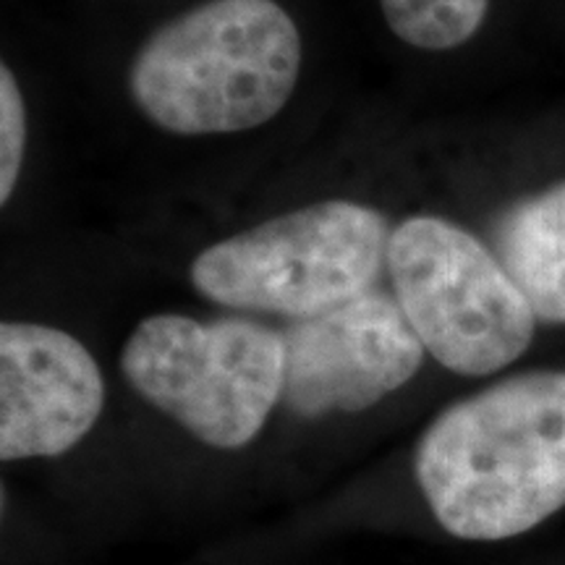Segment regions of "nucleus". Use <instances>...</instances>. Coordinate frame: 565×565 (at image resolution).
<instances>
[{
	"label": "nucleus",
	"mask_w": 565,
	"mask_h": 565,
	"mask_svg": "<svg viewBox=\"0 0 565 565\" xmlns=\"http://www.w3.org/2000/svg\"><path fill=\"white\" fill-rule=\"evenodd\" d=\"M416 479L454 536L498 542L565 505V372H524L454 404L416 445Z\"/></svg>",
	"instance_id": "obj_1"
},
{
	"label": "nucleus",
	"mask_w": 565,
	"mask_h": 565,
	"mask_svg": "<svg viewBox=\"0 0 565 565\" xmlns=\"http://www.w3.org/2000/svg\"><path fill=\"white\" fill-rule=\"evenodd\" d=\"M301 38L275 0H210L162 24L131 63L137 108L181 137L257 129L294 95Z\"/></svg>",
	"instance_id": "obj_2"
},
{
	"label": "nucleus",
	"mask_w": 565,
	"mask_h": 565,
	"mask_svg": "<svg viewBox=\"0 0 565 565\" xmlns=\"http://www.w3.org/2000/svg\"><path fill=\"white\" fill-rule=\"evenodd\" d=\"M387 244L377 210L317 202L212 244L194 259L192 282L221 307L307 320L370 294Z\"/></svg>",
	"instance_id": "obj_3"
},
{
	"label": "nucleus",
	"mask_w": 565,
	"mask_h": 565,
	"mask_svg": "<svg viewBox=\"0 0 565 565\" xmlns=\"http://www.w3.org/2000/svg\"><path fill=\"white\" fill-rule=\"evenodd\" d=\"M129 385L212 448H242L282 398V335L249 320H141L121 351Z\"/></svg>",
	"instance_id": "obj_4"
},
{
	"label": "nucleus",
	"mask_w": 565,
	"mask_h": 565,
	"mask_svg": "<svg viewBox=\"0 0 565 565\" xmlns=\"http://www.w3.org/2000/svg\"><path fill=\"white\" fill-rule=\"evenodd\" d=\"M395 301L445 370L482 377L513 364L534 338L536 315L498 254L469 231L414 215L387 244Z\"/></svg>",
	"instance_id": "obj_5"
},
{
	"label": "nucleus",
	"mask_w": 565,
	"mask_h": 565,
	"mask_svg": "<svg viewBox=\"0 0 565 565\" xmlns=\"http://www.w3.org/2000/svg\"><path fill=\"white\" fill-rule=\"evenodd\" d=\"M282 404L303 419L356 414L419 372L424 345L395 299L364 294L282 330Z\"/></svg>",
	"instance_id": "obj_6"
},
{
	"label": "nucleus",
	"mask_w": 565,
	"mask_h": 565,
	"mask_svg": "<svg viewBox=\"0 0 565 565\" xmlns=\"http://www.w3.org/2000/svg\"><path fill=\"white\" fill-rule=\"evenodd\" d=\"M100 366L74 335L34 322L0 324V458H51L100 419Z\"/></svg>",
	"instance_id": "obj_7"
},
{
	"label": "nucleus",
	"mask_w": 565,
	"mask_h": 565,
	"mask_svg": "<svg viewBox=\"0 0 565 565\" xmlns=\"http://www.w3.org/2000/svg\"><path fill=\"white\" fill-rule=\"evenodd\" d=\"M494 254L536 320L565 322V183L515 202L494 225Z\"/></svg>",
	"instance_id": "obj_8"
},
{
	"label": "nucleus",
	"mask_w": 565,
	"mask_h": 565,
	"mask_svg": "<svg viewBox=\"0 0 565 565\" xmlns=\"http://www.w3.org/2000/svg\"><path fill=\"white\" fill-rule=\"evenodd\" d=\"M398 40L419 51H454L477 34L490 0H380Z\"/></svg>",
	"instance_id": "obj_9"
},
{
	"label": "nucleus",
	"mask_w": 565,
	"mask_h": 565,
	"mask_svg": "<svg viewBox=\"0 0 565 565\" xmlns=\"http://www.w3.org/2000/svg\"><path fill=\"white\" fill-rule=\"evenodd\" d=\"M26 150V108L17 76L0 68V202L9 204Z\"/></svg>",
	"instance_id": "obj_10"
}]
</instances>
